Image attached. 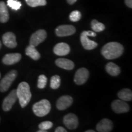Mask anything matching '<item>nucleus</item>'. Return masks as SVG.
Masks as SVG:
<instances>
[{
  "label": "nucleus",
  "instance_id": "nucleus-1",
  "mask_svg": "<svg viewBox=\"0 0 132 132\" xmlns=\"http://www.w3.org/2000/svg\"><path fill=\"white\" fill-rule=\"evenodd\" d=\"M123 45L120 43L111 42L104 45L102 49V54L107 59H114L119 57L123 54Z\"/></svg>",
  "mask_w": 132,
  "mask_h": 132
},
{
  "label": "nucleus",
  "instance_id": "nucleus-2",
  "mask_svg": "<svg viewBox=\"0 0 132 132\" xmlns=\"http://www.w3.org/2000/svg\"><path fill=\"white\" fill-rule=\"evenodd\" d=\"M16 93L21 107L24 108L30 102L32 95L29 84L24 81L20 82L16 90Z\"/></svg>",
  "mask_w": 132,
  "mask_h": 132
},
{
  "label": "nucleus",
  "instance_id": "nucleus-3",
  "mask_svg": "<svg viewBox=\"0 0 132 132\" xmlns=\"http://www.w3.org/2000/svg\"><path fill=\"white\" fill-rule=\"evenodd\" d=\"M34 113L39 117H43L47 115L51 110V105L48 100L43 99L34 104L32 106Z\"/></svg>",
  "mask_w": 132,
  "mask_h": 132
},
{
  "label": "nucleus",
  "instance_id": "nucleus-4",
  "mask_svg": "<svg viewBox=\"0 0 132 132\" xmlns=\"http://www.w3.org/2000/svg\"><path fill=\"white\" fill-rule=\"evenodd\" d=\"M96 33L91 31H82L80 36V41L82 47L87 50H90L95 48L98 44L94 41L90 40L88 37H95Z\"/></svg>",
  "mask_w": 132,
  "mask_h": 132
},
{
  "label": "nucleus",
  "instance_id": "nucleus-5",
  "mask_svg": "<svg viewBox=\"0 0 132 132\" xmlns=\"http://www.w3.org/2000/svg\"><path fill=\"white\" fill-rule=\"evenodd\" d=\"M17 76V72L12 70L6 74L0 82V91L4 92L9 89L14 81L15 80Z\"/></svg>",
  "mask_w": 132,
  "mask_h": 132
},
{
  "label": "nucleus",
  "instance_id": "nucleus-6",
  "mask_svg": "<svg viewBox=\"0 0 132 132\" xmlns=\"http://www.w3.org/2000/svg\"><path fill=\"white\" fill-rule=\"evenodd\" d=\"M47 36V32L44 29H39L36 31L31 36L29 45L36 47L45 40Z\"/></svg>",
  "mask_w": 132,
  "mask_h": 132
},
{
  "label": "nucleus",
  "instance_id": "nucleus-7",
  "mask_svg": "<svg viewBox=\"0 0 132 132\" xmlns=\"http://www.w3.org/2000/svg\"><path fill=\"white\" fill-rule=\"evenodd\" d=\"M89 76V72L86 68H80L76 72L74 77V81L77 85H83L87 81Z\"/></svg>",
  "mask_w": 132,
  "mask_h": 132
},
{
  "label": "nucleus",
  "instance_id": "nucleus-8",
  "mask_svg": "<svg viewBox=\"0 0 132 132\" xmlns=\"http://www.w3.org/2000/svg\"><path fill=\"white\" fill-rule=\"evenodd\" d=\"M76 32V29L73 25L64 24L59 26L56 29L55 32L58 37H66L73 34Z\"/></svg>",
  "mask_w": 132,
  "mask_h": 132
},
{
  "label": "nucleus",
  "instance_id": "nucleus-9",
  "mask_svg": "<svg viewBox=\"0 0 132 132\" xmlns=\"http://www.w3.org/2000/svg\"><path fill=\"white\" fill-rule=\"evenodd\" d=\"M17 95H16V90H12L10 94L4 98L3 103V109L4 111H9L12 108L13 105L15 103Z\"/></svg>",
  "mask_w": 132,
  "mask_h": 132
},
{
  "label": "nucleus",
  "instance_id": "nucleus-10",
  "mask_svg": "<svg viewBox=\"0 0 132 132\" xmlns=\"http://www.w3.org/2000/svg\"><path fill=\"white\" fill-rule=\"evenodd\" d=\"M112 109L116 113H124L129 111L130 107L128 103L122 100H115L111 104Z\"/></svg>",
  "mask_w": 132,
  "mask_h": 132
},
{
  "label": "nucleus",
  "instance_id": "nucleus-11",
  "mask_svg": "<svg viewBox=\"0 0 132 132\" xmlns=\"http://www.w3.org/2000/svg\"><path fill=\"white\" fill-rule=\"evenodd\" d=\"M63 122L64 125L70 130L76 129L78 125V119L73 113L67 114L64 117Z\"/></svg>",
  "mask_w": 132,
  "mask_h": 132
},
{
  "label": "nucleus",
  "instance_id": "nucleus-12",
  "mask_svg": "<svg viewBox=\"0 0 132 132\" xmlns=\"http://www.w3.org/2000/svg\"><path fill=\"white\" fill-rule=\"evenodd\" d=\"M3 42L4 45L10 48H14L17 46L16 41V36L12 32H6L3 36Z\"/></svg>",
  "mask_w": 132,
  "mask_h": 132
},
{
  "label": "nucleus",
  "instance_id": "nucleus-13",
  "mask_svg": "<svg viewBox=\"0 0 132 132\" xmlns=\"http://www.w3.org/2000/svg\"><path fill=\"white\" fill-rule=\"evenodd\" d=\"M73 103V98L70 95H63L57 100L56 107L59 110H64L68 108Z\"/></svg>",
  "mask_w": 132,
  "mask_h": 132
},
{
  "label": "nucleus",
  "instance_id": "nucleus-14",
  "mask_svg": "<svg viewBox=\"0 0 132 132\" xmlns=\"http://www.w3.org/2000/svg\"><path fill=\"white\" fill-rule=\"evenodd\" d=\"M113 127V123L108 119H103L97 123L96 129L99 132H110Z\"/></svg>",
  "mask_w": 132,
  "mask_h": 132
},
{
  "label": "nucleus",
  "instance_id": "nucleus-15",
  "mask_svg": "<svg viewBox=\"0 0 132 132\" xmlns=\"http://www.w3.org/2000/svg\"><path fill=\"white\" fill-rule=\"evenodd\" d=\"M70 48L66 43H59L54 46L53 52L57 56H65L70 53Z\"/></svg>",
  "mask_w": 132,
  "mask_h": 132
},
{
  "label": "nucleus",
  "instance_id": "nucleus-16",
  "mask_svg": "<svg viewBox=\"0 0 132 132\" xmlns=\"http://www.w3.org/2000/svg\"><path fill=\"white\" fill-rule=\"evenodd\" d=\"M21 55L20 53H9L6 54L3 58V62L6 65H12L21 60Z\"/></svg>",
  "mask_w": 132,
  "mask_h": 132
},
{
  "label": "nucleus",
  "instance_id": "nucleus-17",
  "mask_svg": "<svg viewBox=\"0 0 132 132\" xmlns=\"http://www.w3.org/2000/svg\"><path fill=\"white\" fill-rule=\"evenodd\" d=\"M55 63L57 66L65 70H72L75 67V64L72 61L65 58H59L56 60Z\"/></svg>",
  "mask_w": 132,
  "mask_h": 132
},
{
  "label": "nucleus",
  "instance_id": "nucleus-18",
  "mask_svg": "<svg viewBox=\"0 0 132 132\" xmlns=\"http://www.w3.org/2000/svg\"><path fill=\"white\" fill-rule=\"evenodd\" d=\"M9 19V14L6 4L3 1H0V22L6 23Z\"/></svg>",
  "mask_w": 132,
  "mask_h": 132
},
{
  "label": "nucleus",
  "instance_id": "nucleus-19",
  "mask_svg": "<svg viewBox=\"0 0 132 132\" xmlns=\"http://www.w3.org/2000/svg\"><path fill=\"white\" fill-rule=\"evenodd\" d=\"M106 72L110 74V75L118 76L120 73V69L118 65L113 63V62H108L105 67Z\"/></svg>",
  "mask_w": 132,
  "mask_h": 132
},
{
  "label": "nucleus",
  "instance_id": "nucleus-20",
  "mask_svg": "<svg viewBox=\"0 0 132 132\" xmlns=\"http://www.w3.org/2000/svg\"><path fill=\"white\" fill-rule=\"evenodd\" d=\"M25 53L26 55L28 56L34 61H37L40 57V54L39 52L36 49L34 46L31 45H29L28 47H27L26 48Z\"/></svg>",
  "mask_w": 132,
  "mask_h": 132
},
{
  "label": "nucleus",
  "instance_id": "nucleus-21",
  "mask_svg": "<svg viewBox=\"0 0 132 132\" xmlns=\"http://www.w3.org/2000/svg\"><path fill=\"white\" fill-rule=\"evenodd\" d=\"M118 96L119 99L123 101H131L132 99V92L129 89H123L118 92Z\"/></svg>",
  "mask_w": 132,
  "mask_h": 132
},
{
  "label": "nucleus",
  "instance_id": "nucleus-22",
  "mask_svg": "<svg viewBox=\"0 0 132 132\" xmlns=\"http://www.w3.org/2000/svg\"><path fill=\"white\" fill-rule=\"evenodd\" d=\"M91 28L94 32H101L105 29V25L96 20H93L91 21Z\"/></svg>",
  "mask_w": 132,
  "mask_h": 132
},
{
  "label": "nucleus",
  "instance_id": "nucleus-23",
  "mask_svg": "<svg viewBox=\"0 0 132 132\" xmlns=\"http://www.w3.org/2000/svg\"><path fill=\"white\" fill-rule=\"evenodd\" d=\"M61 78L58 75L53 76L50 81V87L53 89H57L60 86Z\"/></svg>",
  "mask_w": 132,
  "mask_h": 132
},
{
  "label": "nucleus",
  "instance_id": "nucleus-24",
  "mask_svg": "<svg viewBox=\"0 0 132 132\" xmlns=\"http://www.w3.org/2000/svg\"><path fill=\"white\" fill-rule=\"evenodd\" d=\"M25 1L28 5L32 7L45 6L47 4L46 0H25Z\"/></svg>",
  "mask_w": 132,
  "mask_h": 132
},
{
  "label": "nucleus",
  "instance_id": "nucleus-25",
  "mask_svg": "<svg viewBox=\"0 0 132 132\" xmlns=\"http://www.w3.org/2000/svg\"><path fill=\"white\" fill-rule=\"evenodd\" d=\"M7 3L8 6L15 11L20 9L21 6V3L18 0H7Z\"/></svg>",
  "mask_w": 132,
  "mask_h": 132
},
{
  "label": "nucleus",
  "instance_id": "nucleus-26",
  "mask_svg": "<svg viewBox=\"0 0 132 132\" xmlns=\"http://www.w3.org/2000/svg\"><path fill=\"white\" fill-rule=\"evenodd\" d=\"M81 18V12L78 11H73L70 13V16H69V19L70 21H73V22H77L80 20Z\"/></svg>",
  "mask_w": 132,
  "mask_h": 132
},
{
  "label": "nucleus",
  "instance_id": "nucleus-27",
  "mask_svg": "<svg viewBox=\"0 0 132 132\" xmlns=\"http://www.w3.org/2000/svg\"><path fill=\"white\" fill-rule=\"evenodd\" d=\"M47 83V78L44 75H40L38 78L37 87L39 89H44Z\"/></svg>",
  "mask_w": 132,
  "mask_h": 132
},
{
  "label": "nucleus",
  "instance_id": "nucleus-28",
  "mask_svg": "<svg viewBox=\"0 0 132 132\" xmlns=\"http://www.w3.org/2000/svg\"><path fill=\"white\" fill-rule=\"evenodd\" d=\"M53 123L50 121H44L41 122L40 124L39 125V128L40 130H47L50 129L53 127Z\"/></svg>",
  "mask_w": 132,
  "mask_h": 132
},
{
  "label": "nucleus",
  "instance_id": "nucleus-29",
  "mask_svg": "<svg viewBox=\"0 0 132 132\" xmlns=\"http://www.w3.org/2000/svg\"><path fill=\"white\" fill-rule=\"evenodd\" d=\"M55 132H67V130L62 127H58L56 128Z\"/></svg>",
  "mask_w": 132,
  "mask_h": 132
},
{
  "label": "nucleus",
  "instance_id": "nucleus-30",
  "mask_svg": "<svg viewBox=\"0 0 132 132\" xmlns=\"http://www.w3.org/2000/svg\"><path fill=\"white\" fill-rule=\"evenodd\" d=\"M125 3L128 7H132V0H125Z\"/></svg>",
  "mask_w": 132,
  "mask_h": 132
},
{
  "label": "nucleus",
  "instance_id": "nucleus-31",
  "mask_svg": "<svg viewBox=\"0 0 132 132\" xmlns=\"http://www.w3.org/2000/svg\"><path fill=\"white\" fill-rule=\"evenodd\" d=\"M77 1V0H67V3H68L69 4H73L75 3H76Z\"/></svg>",
  "mask_w": 132,
  "mask_h": 132
},
{
  "label": "nucleus",
  "instance_id": "nucleus-32",
  "mask_svg": "<svg viewBox=\"0 0 132 132\" xmlns=\"http://www.w3.org/2000/svg\"><path fill=\"white\" fill-rule=\"evenodd\" d=\"M37 131H38V132H47V130H40H40H38Z\"/></svg>",
  "mask_w": 132,
  "mask_h": 132
},
{
  "label": "nucleus",
  "instance_id": "nucleus-33",
  "mask_svg": "<svg viewBox=\"0 0 132 132\" xmlns=\"http://www.w3.org/2000/svg\"><path fill=\"white\" fill-rule=\"evenodd\" d=\"M86 132H95V130H89L86 131Z\"/></svg>",
  "mask_w": 132,
  "mask_h": 132
},
{
  "label": "nucleus",
  "instance_id": "nucleus-34",
  "mask_svg": "<svg viewBox=\"0 0 132 132\" xmlns=\"http://www.w3.org/2000/svg\"><path fill=\"white\" fill-rule=\"evenodd\" d=\"M1 41H0V49H1Z\"/></svg>",
  "mask_w": 132,
  "mask_h": 132
},
{
  "label": "nucleus",
  "instance_id": "nucleus-35",
  "mask_svg": "<svg viewBox=\"0 0 132 132\" xmlns=\"http://www.w3.org/2000/svg\"><path fill=\"white\" fill-rule=\"evenodd\" d=\"M0 78H1V73H0Z\"/></svg>",
  "mask_w": 132,
  "mask_h": 132
}]
</instances>
